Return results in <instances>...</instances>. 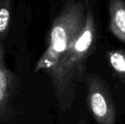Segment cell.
Returning a JSON list of instances; mask_svg holds the SVG:
<instances>
[{
	"label": "cell",
	"mask_w": 125,
	"mask_h": 124,
	"mask_svg": "<svg viewBox=\"0 0 125 124\" xmlns=\"http://www.w3.org/2000/svg\"><path fill=\"white\" fill-rule=\"evenodd\" d=\"M97 38V28L94 12L88 2L87 17L81 34L49 74L59 106L63 111L73 106L76 87L85 81L86 61L90 56Z\"/></svg>",
	"instance_id": "1"
},
{
	"label": "cell",
	"mask_w": 125,
	"mask_h": 124,
	"mask_svg": "<svg viewBox=\"0 0 125 124\" xmlns=\"http://www.w3.org/2000/svg\"><path fill=\"white\" fill-rule=\"evenodd\" d=\"M88 2L69 0L66 3L53 22L48 45L35 66V72L52 69L77 39L85 25Z\"/></svg>",
	"instance_id": "2"
},
{
	"label": "cell",
	"mask_w": 125,
	"mask_h": 124,
	"mask_svg": "<svg viewBox=\"0 0 125 124\" xmlns=\"http://www.w3.org/2000/svg\"><path fill=\"white\" fill-rule=\"evenodd\" d=\"M85 82L88 105L95 122L98 124H117V111L105 82L96 74L86 76Z\"/></svg>",
	"instance_id": "3"
},
{
	"label": "cell",
	"mask_w": 125,
	"mask_h": 124,
	"mask_svg": "<svg viewBox=\"0 0 125 124\" xmlns=\"http://www.w3.org/2000/svg\"><path fill=\"white\" fill-rule=\"evenodd\" d=\"M16 88V77L7 66L4 47L0 41V123L11 119L15 116V110L13 102Z\"/></svg>",
	"instance_id": "4"
},
{
	"label": "cell",
	"mask_w": 125,
	"mask_h": 124,
	"mask_svg": "<svg viewBox=\"0 0 125 124\" xmlns=\"http://www.w3.org/2000/svg\"><path fill=\"white\" fill-rule=\"evenodd\" d=\"M110 30L120 41L125 43V1L110 0Z\"/></svg>",
	"instance_id": "5"
},
{
	"label": "cell",
	"mask_w": 125,
	"mask_h": 124,
	"mask_svg": "<svg viewBox=\"0 0 125 124\" xmlns=\"http://www.w3.org/2000/svg\"><path fill=\"white\" fill-rule=\"evenodd\" d=\"M11 20V1L0 0V41L7 36Z\"/></svg>",
	"instance_id": "6"
},
{
	"label": "cell",
	"mask_w": 125,
	"mask_h": 124,
	"mask_svg": "<svg viewBox=\"0 0 125 124\" xmlns=\"http://www.w3.org/2000/svg\"><path fill=\"white\" fill-rule=\"evenodd\" d=\"M112 69L123 78H125V51L113 50L107 55Z\"/></svg>",
	"instance_id": "7"
},
{
	"label": "cell",
	"mask_w": 125,
	"mask_h": 124,
	"mask_svg": "<svg viewBox=\"0 0 125 124\" xmlns=\"http://www.w3.org/2000/svg\"><path fill=\"white\" fill-rule=\"evenodd\" d=\"M77 124H87V123H86L85 120H84V119H83V118H82V119H80V120H79V121H78V123H77Z\"/></svg>",
	"instance_id": "8"
}]
</instances>
